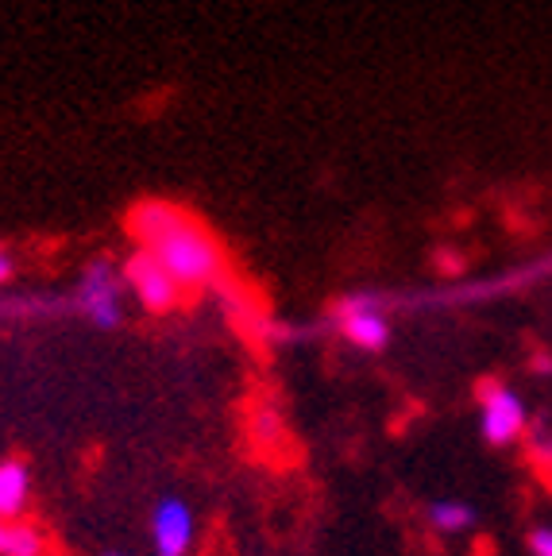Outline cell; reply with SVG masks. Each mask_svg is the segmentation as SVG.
<instances>
[{"instance_id": "cell-2", "label": "cell", "mask_w": 552, "mask_h": 556, "mask_svg": "<svg viewBox=\"0 0 552 556\" xmlns=\"http://www.w3.org/2000/svg\"><path fill=\"white\" fill-rule=\"evenodd\" d=\"M124 270L113 260H93L81 275L78 287V309L97 329H121L124 321Z\"/></svg>"}, {"instance_id": "cell-12", "label": "cell", "mask_w": 552, "mask_h": 556, "mask_svg": "<svg viewBox=\"0 0 552 556\" xmlns=\"http://www.w3.org/2000/svg\"><path fill=\"white\" fill-rule=\"evenodd\" d=\"M529 553H534V556H552V526H541V530L529 533Z\"/></svg>"}, {"instance_id": "cell-13", "label": "cell", "mask_w": 552, "mask_h": 556, "mask_svg": "<svg viewBox=\"0 0 552 556\" xmlns=\"http://www.w3.org/2000/svg\"><path fill=\"white\" fill-rule=\"evenodd\" d=\"M12 275H16V263H12L9 248H4V243H0V287H4V282H9Z\"/></svg>"}, {"instance_id": "cell-5", "label": "cell", "mask_w": 552, "mask_h": 556, "mask_svg": "<svg viewBox=\"0 0 552 556\" xmlns=\"http://www.w3.org/2000/svg\"><path fill=\"white\" fill-rule=\"evenodd\" d=\"M121 270H124L128 290L136 294V302L143 305L147 313H171L174 305H181V294H186V290L174 282L171 270H166L155 255H147V252L128 255Z\"/></svg>"}, {"instance_id": "cell-1", "label": "cell", "mask_w": 552, "mask_h": 556, "mask_svg": "<svg viewBox=\"0 0 552 556\" xmlns=\"http://www.w3.org/2000/svg\"><path fill=\"white\" fill-rule=\"evenodd\" d=\"M128 232L136 236L139 252L155 255L186 294L225 282L228 263L221 243L186 208L171 201H139L128 213Z\"/></svg>"}, {"instance_id": "cell-11", "label": "cell", "mask_w": 552, "mask_h": 556, "mask_svg": "<svg viewBox=\"0 0 552 556\" xmlns=\"http://www.w3.org/2000/svg\"><path fill=\"white\" fill-rule=\"evenodd\" d=\"M251 429H255V437H260L263 444L283 441V417H278L275 406H260V409H255V414H251Z\"/></svg>"}, {"instance_id": "cell-8", "label": "cell", "mask_w": 552, "mask_h": 556, "mask_svg": "<svg viewBox=\"0 0 552 556\" xmlns=\"http://www.w3.org/2000/svg\"><path fill=\"white\" fill-rule=\"evenodd\" d=\"M0 556H47V533L24 518H0Z\"/></svg>"}, {"instance_id": "cell-10", "label": "cell", "mask_w": 552, "mask_h": 556, "mask_svg": "<svg viewBox=\"0 0 552 556\" xmlns=\"http://www.w3.org/2000/svg\"><path fill=\"white\" fill-rule=\"evenodd\" d=\"M526 452H529V460H534V468L549 471V479H552V429L549 426L526 429Z\"/></svg>"}, {"instance_id": "cell-14", "label": "cell", "mask_w": 552, "mask_h": 556, "mask_svg": "<svg viewBox=\"0 0 552 556\" xmlns=\"http://www.w3.org/2000/svg\"><path fill=\"white\" fill-rule=\"evenodd\" d=\"M101 556H128V553H116V548H109V553H101Z\"/></svg>"}, {"instance_id": "cell-4", "label": "cell", "mask_w": 552, "mask_h": 556, "mask_svg": "<svg viewBox=\"0 0 552 556\" xmlns=\"http://www.w3.org/2000/svg\"><path fill=\"white\" fill-rule=\"evenodd\" d=\"M479 429H484V441L494 448L522 441L529 429V409L518 399V391H510L499 379L479 382Z\"/></svg>"}, {"instance_id": "cell-6", "label": "cell", "mask_w": 552, "mask_h": 556, "mask_svg": "<svg viewBox=\"0 0 552 556\" xmlns=\"http://www.w3.org/2000/svg\"><path fill=\"white\" fill-rule=\"evenodd\" d=\"M193 538H198V521L186 498L163 495L151 506V548L155 556H190Z\"/></svg>"}, {"instance_id": "cell-7", "label": "cell", "mask_w": 552, "mask_h": 556, "mask_svg": "<svg viewBox=\"0 0 552 556\" xmlns=\"http://www.w3.org/2000/svg\"><path fill=\"white\" fill-rule=\"evenodd\" d=\"M32 498V471L24 460H0V518H24Z\"/></svg>"}, {"instance_id": "cell-9", "label": "cell", "mask_w": 552, "mask_h": 556, "mask_svg": "<svg viewBox=\"0 0 552 556\" xmlns=\"http://www.w3.org/2000/svg\"><path fill=\"white\" fill-rule=\"evenodd\" d=\"M425 521L444 538H456V533H467L479 521V510L472 503H464V498H432L425 506Z\"/></svg>"}, {"instance_id": "cell-3", "label": "cell", "mask_w": 552, "mask_h": 556, "mask_svg": "<svg viewBox=\"0 0 552 556\" xmlns=\"http://www.w3.org/2000/svg\"><path fill=\"white\" fill-rule=\"evenodd\" d=\"M340 337L360 352H382L390 344V313L379 294H348L333 305Z\"/></svg>"}]
</instances>
